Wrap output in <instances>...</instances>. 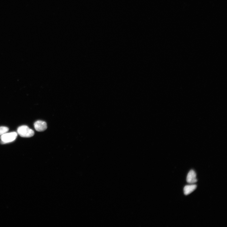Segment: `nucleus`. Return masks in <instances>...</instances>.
I'll return each instance as SVG.
<instances>
[{
	"instance_id": "obj_1",
	"label": "nucleus",
	"mask_w": 227,
	"mask_h": 227,
	"mask_svg": "<svg viewBox=\"0 0 227 227\" xmlns=\"http://www.w3.org/2000/svg\"><path fill=\"white\" fill-rule=\"evenodd\" d=\"M17 133L22 137L30 138L34 134V131L27 126H20L17 129Z\"/></svg>"
},
{
	"instance_id": "obj_2",
	"label": "nucleus",
	"mask_w": 227,
	"mask_h": 227,
	"mask_svg": "<svg viewBox=\"0 0 227 227\" xmlns=\"http://www.w3.org/2000/svg\"><path fill=\"white\" fill-rule=\"evenodd\" d=\"M17 133L15 132L6 133L1 136L2 143H9L15 140L17 137Z\"/></svg>"
},
{
	"instance_id": "obj_3",
	"label": "nucleus",
	"mask_w": 227,
	"mask_h": 227,
	"mask_svg": "<svg viewBox=\"0 0 227 227\" xmlns=\"http://www.w3.org/2000/svg\"><path fill=\"white\" fill-rule=\"evenodd\" d=\"M35 129L38 132L44 131L47 129V125L46 122L38 121L34 124Z\"/></svg>"
},
{
	"instance_id": "obj_4",
	"label": "nucleus",
	"mask_w": 227,
	"mask_h": 227,
	"mask_svg": "<svg viewBox=\"0 0 227 227\" xmlns=\"http://www.w3.org/2000/svg\"><path fill=\"white\" fill-rule=\"evenodd\" d=\"M196 174L193 170H191L188 174L187 182L189 184H193L196 183L197 180L196 178Z\"/></svg>"
},
{
	"instance_id": "obj_5",
	"label": "nucleus",
	"mask_w": 227,
	"mask_h": 227,
	"mask_svg": "<svg viewBox=\"0 0 227 227\" xmlns=\"http://www.w3.org/2000/svg\"><path fill=\"white\" fill-rule=\"evenodd\" d=\"M197 186L195 185H187L185 186L184 189V193L186 195L190 194L193 191L197 188Z\"/></svg>"
},
{
	"instance_id": "obj_6",
	"label": "nucleus",
	"mask_w": 227,
	"mask_h": 227,
	"mask_svg": "<svg viewBox=\"0 0 227 227\" xmlns=\"http://www.w3.org/2000/svg\"><path fill=\"white\" fill-rule=\"evenodd\" d=\"M9 129L7 127H0V136H1L4 134L7 133Z\"/></svg>"
}]
</instances>
